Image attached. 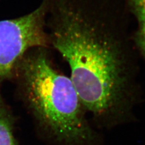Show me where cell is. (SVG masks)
<instances>
[{
  "instance_id": "obj_1",
  "label": "cell",
  "mask_w": 145,
  "mask_h": 145,
  "mask_svg": "<svg viewBox=\"0 0 145 145\" xmlns=\"http://www.w3.org/2000/svg\"><path fill=\"white\" fill-rule=\"evenodd\" d=\"M50 47L69 63L81 103L98 116L124 108L135 59L125 0H45Z\"/></svg>"
},
{
  "instance_id": "obj_2",
  "label": "cell",
  "mask_w": 145,
  "mask_h": 145,
  "mask_svg": "<svg viewBox=\"0 0 145 145\" xmlns=\"http://www.w3.org/2000/svg\"><path fill=\"white\" fill-rule=\"evenodd\" d=\"M48 48L30 50L17 63L30 105L53 132L70 141L87 139L89 131L70 78L53 69Z\"/></svg>"
},
{
  "instance_id": "obj_3",
  "label": "cell",
  "mask_w": 145,
  "mask_h": 145,
  "mask_svg": "<svg viewBox=\"0 0 145 145\" xmlns=\"http://www.w3.org/2000/svg\"><path fill=\"white\" fill-rule=\"evenodd\" d=\"M47 3L20 17L0 21V79L6 78L25 53L35 47L50 48L46 29Z\"/></svg>"
},
{
  "instance_id": "obj_4",
  "label": "cell",
  "mask_w": 145,
  "mask_h": 145,
  "mask_svg": "<svg viewBox=\"0 0 145 145\" xmlns=\"http://www.w3.org/2000/svg\"><path fill=\"white\" fill-rule=\"evenodd\" d=\"M0 145H16L12 130L5 112L0 110Z\"/></svg>"
},
{
  "instance_id": "obj_5",
  "label": "cell",
  "mask_w": 145,
  "mask_h": 145,
  "mask_svg": "<svg viewBox=\"0 0 145 145\" xmlns=\"http://www.w3.org/2000/svg\"><path fill=\"white\" fill-rule=\"evenodd\" d=\"M130 11L138 24L145 23V0H125Z\"/></svg>"
},
{
  "instance_id": "obj_6",
  "label": "cell",
  "mask_w": 145,
  "mask_h": 145,
  "mask_svg": "<svg viewBox=\"0 0 145 145\" xmlns=\"http://www.w3.org/2000/svg\"><path fill=\"white\" fill-rule=\"evenodd\" d=\"M134 40L136 46L145 57V23L138 24V29L134 35Z\"/></svg>"
}]
</instances>
